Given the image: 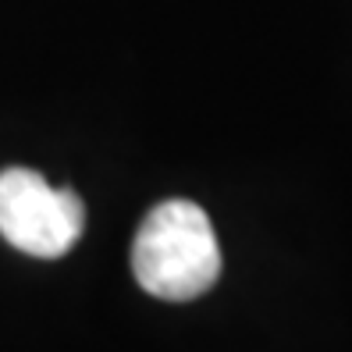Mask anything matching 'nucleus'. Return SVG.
I'll use <instances>...</instances> for the list:
<instances>
[{
	"label": "nucleus",
	"mask_w": 352,
	"mask_h": 352,
	"mask_svg": "<svg viewBox=\"0 0 352 352\" xmlns=\"http://www.w3.org/2000/svg\"><path fill=\"white\" fill-rule=\"evenodd\" d=\"M86 228V206L72 189L54 185L29 168L0 171V235L14 250L39 260L65 256Z\"/></svg>",
	"instance_id": "obj_2"
},
{
	"label": "nucleus",
	"mask_w": 352,
	"mask_h": 352,
	"mask_svg": "<svg viewBox=\"0 0 352 352\" xmlns=\"http://www.w3.org/2000/svg\"><path fill=\"white\" fill-rule=\"evenodd\" d=\"M132 271L150 296L168 302L210 292L221 274V245L203 206L189 199L153 206L132 242Z\"/></svg>",
	"instance_id": "obj_1"
}]
</instances>
